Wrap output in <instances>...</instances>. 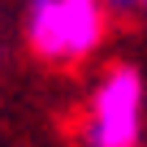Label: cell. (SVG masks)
Masks as SVG:
<instances>
[{
    "mask_svg": "<svg viewBox=\"0 0 147 147\" xmlns=\"http://www.w3.org/2000/svg\"><path fill=\"white\" fill-rule=\"evenodd\" d=\"M104 0H30L26 39L43 61H82L104 39Z\"/></svg>",
    "mask_w": 147,
    "mask_h": 147,
    "instance_id": "obj_1",
    "label": "cell"
},
{
    "mask_svg": "<svg viewBox=\"0 0 147 147\" xmlns=\"http://www.w3.org/2000/svg\"><path fill=\"white\" fill-rule=\"evenodd\" d=\"M147 91L134 65H113L91 91L87 108V143L91 147H138L143 143Z\"/></svg>",
    "mask_w": 147,
    "mask_h": 147,
    "instance_id": "obj_2",
    "label": "cell"
},
{
    "mask_svg": "<svg viewBox=\"0 0 147 147\" xmlns=\"http://www.w3.org/2000/svg\"><path fill=\"white\" fill-rule=\"evenodd\" d=\"M104 5H113V9H130V5H138V0H104Z\"/></svg>",
    "mask_w": 147,
    "mask_h": 147,
    "instance_id": "obj_3",
    "label": "cell"
},
{
    "mask_svg": "<svg viewBox=\"0 0 147 147\" xmlns=\"http://www.w3.org/2000/svg\"><path fill=\"white\" fill-rule=\"evenodd\" d=\"M138 5H143V9H147V0H138Z\"/></svg>",
    "mask_w": 147,
    "mask_h": 147,
    "instance_id": "obj_4",
    "label": "cell"
}]
</instances>
